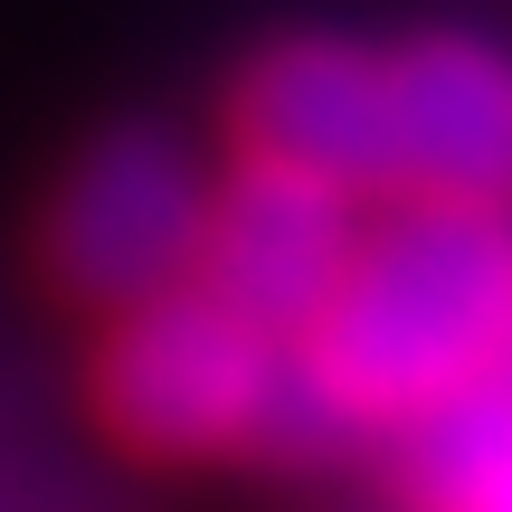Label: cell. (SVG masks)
<instances>
[{
    "label": "cell",
    "mask_w": 512,
    "mask_h": 512,
    "mask_svg": "<svg viewBox=\"0 0 512 512\" xmlns=\"http://www.w3.org/2000/svg\"><path fill=\"white\" fill-rule=\"evenodd\" d=\"M389 200L512 219V48L465 29L389 48Z\"/></svg>",
    "instance_id": "obj_5"
},
{
    "label": "cell",
    "mask_w": 512,
    "mask_h": 512,
    "mask_svg": "<svg viewBox=\"0 0 512 512\" xmlns=\"http://www.w3.org/2000/svg\"><path fill=\"white\" fill-rule=\"evenodd\" d=\"M200 228H209V171L171 133H105L76 152V171L48 200V275L95 313H133L200 285Z\"/></svg>",
    "instance_id": "obj_3"
},
{
    "label": "cell",
    "mask_w": 512,
    "mask_h": 512,
    "mask_svg": "<svg viewBox=\"0 0 512 512\" xmlns=\"http://www.w3.org/2000/svg\"><path fill=\"white\" fill-rule=\"evenodd\" d=\"M408 494L418 512H512V389L408 427Z\"/></svg>",
    "instance_id": "obj_7"
},
{
    "label": "cell",
    "mask_w": 512,
    "mask_h": 512,
    "mask_svg": "<svg viewBox=\"0 0 512 512\" xmlns=\"http://www.w3.org/2000/svg\"><path fill=\"white\" fill-rule=\"evenodd\" d=\"M294 361L332 437H408L512 389V219L408 200L361 219V247Z\"/></svg>",
    "instance_id": "obj_1"
},
{
    "label": "cell",
    "mask_w": 512,
    "mask_h": 512,
    "mask_svg": "<svg viewBox=\"0 0 512 512\" xmlns=\"http://www.w3.org/2000/svg\"><path fill=\"white\" fill-rule=\"evenodd\" d=\"M351 247H361V200L332 181L275 162H238L209 181V228H200V294L247 313L275 342H304L313 313L332 304Z\"/></svg>",
    "instance_id": "obj_4"
},
{
    "label": "cell",
    "mask_w": 512,
    "mask_h": 512,
    "mask_svg": "<svg viewBox=\"0 0 512 512\" xmlns=\"http://www.w3.org/2000/svg\"><path fill=\"white\" fill-rule=\"evenodd\" d=\"M95 418L114 427V446L152 465L294 456L304 437H332L294 342L256 332L200 285L114 313L105 351H95Z\"/></svg>",
    "instance_id": "obj_2"
},
{
    "label": "cell",
    "mask_w": 512,
    "mask_h": 512,
    "mask_svg": "<svg viewBox=\"0 0 512 512\" xmlns=\"http://www.w3.org/2000/svg\"><path fill=\"white\" fill-rule=\"evenodd\" d=\"M247 162L332 181L351 200H389V48L361 38H285L228 95Z\"/></svg>",
    "instance_id": "obj_6"
}]
</instances>
